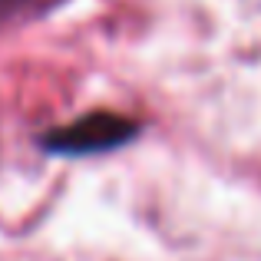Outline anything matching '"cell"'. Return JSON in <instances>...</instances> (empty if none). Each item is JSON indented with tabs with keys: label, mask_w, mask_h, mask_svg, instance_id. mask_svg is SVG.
<instances>
[{
	"label": "cell",
	"mask_w": 261,
	"mask_h": 261,
	"mask_svg": "<svg viewBox=\"0 0 261 261\" xmlns=\"http://www.w3.org/2000/svg\"><path fill=\"white\" fill-rule=\"evenodd\" d=\"M27 4H30V0H0V20L13 17V13H23Z\"/></svg>",
	"instance_id": "cell-2"
},
{
	"label": "cell",
	"mask_w": 261,
	"mask_h": 261,
	"mask_svg": "<svg viewBox=\"0 0 261 261\" xmlns=\"http://www.w3.org/2000/svg\"><path fill=\"white\" fill-rule=\"evenodd\" d=\"M136 136V122L126 119L119 113H89L83 119L70 122V126H60L53 133L43 136V146L50 152H63V155H89V152H106L116 149L122 142H129Z\"/></svg>",
	"instance_id": "cell-1"
}]
</instances>
